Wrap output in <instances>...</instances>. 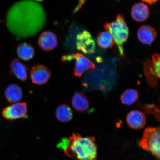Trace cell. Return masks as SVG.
<instances>
[{
	"label": "cell",
	"instance_id": "cell-17",
	"mask_svg": "<svg viewBox=\"0 0 160 160\" xmlns=\"http://www.w3.org/2000/svg\"><path fill=\"white\" fill-rule=\"evenodd\" d=\"M55 115L59 121L62 122H67L73 118V112L69 105L63 104L57 107L55 111Z\"/></svg>",
	"mask_w": 160,
	"mask_h": 160
},
{
	"label": "cell",
	"instance_id": "cell-15",
	"mask_svg": "<svg viewBox=\"0 0 160 160\" xmlns=\"http://www.w3.org/2000/svg\"><path fill=\"white\" fill-rule=\"evenodd\" d=\"M5 96L6 99L9 103H17L22 99V89L19 85L15 84H12L6 88Z\"/></svg>",
	"mask_w": 160,
	"mask_h": 160
},
{
	"label": "cell",
	"instance_id": "cell-4",
	"mask_svg": "<svg viewBox=\"0 0 160 160\" xmlns=\"http://www.w3.org/2000/svg\"><path fill=\"white\" fill-rule=\"evenodd\" d=\"M160 128L149 127L146 128L139 142L142 148L149 152L160 159Z\"/></svg>",
	"mask_w": 160,
	"mask_h": 160
},
{
	"label": "cell",
	"instance_id": "cell-14",
	"mask_svg": "<svg viewBox=\"0 0 160 160\" xmlns=\"http://www.w3.org/2000/svg\"><path fill=\"white\" fill-rule=\"evenodd\" d=\"M149 9L148 6L143 3L135 4L132 7L131 15L135 21L142 22L149 17Z\"/></svg>",
	"mask_w": 160,
	"mask_h": 160
},
{
	"label": "cell",
	"instance_id": "cell-8",
	"mask_svg": "<svg viewBox=\"0 0 160 160\" xmlns=\"http://www.w3.org/2000/svg\"><path fill=\"white\" fill-rule=\"evenodd\" d=\"M76 40V45L79 51L86 54L94 53L95 42L89 32L85 31L80 33L77 36Z\"/></svg>",
	"mask_w": 160,
	"mask_h": 160
},
{
	"label": "cell",
	"instance_id": "cell-7",
	"mask_svg": "<svg viewBox=\"0 0 160 160\" xmlns=\"http://www.w3.org/2000/svg\"><path fill=\"white\" fill-rule=\"evenodd\" d=\"M28 108L25 102L14 103L4 108L2 115L4 118L10 121L27 118Z\"/></svg>",
	"mask_w": 160,
	"mask_h": 160
},
{
	"label": "cell",
	"instance_id": "cell-21",
	"mask_svg": "<svg viewBox=\"0 0 160 160\" xmlns=\"http://www.w3.org/2000/svg\"><path fill=\"white\" fill-rule=\"evenodd\" d=\"M140 107L146 113L153 114L158 121H159L160 111L157 106L154 104H145L140 103Z\"/></svg>",
	"mask_w": 160,
	"mask_h": 160
},
{
	"label": "cell",
	"instance_id": "cell-13",
	"mask_svg": "<svg viewBox=\"0 0 160 160\" xmlns=\"http://www.w3.org/2000/svg\"><path fill=\"white\" fill-rule=\"evenodd\" d=\"M157 35L155 30L149 25L142 26L138 31V39L143 44H151L155 41Z\"/></svg>",
	"mask_w": 160,
	"mask_h": 160
},
{
	"label": "cell",
	"instance_id": "cell-11",
	"mask_svg": "<svg viewBox=\"0 0 160 160\" xmlns=\"http://www.w3.org/2000/svg\"><path fill=\"white\" fill-rule=\"evenodd\" d=\"M9 67L10 74L22 81L27 80L29 68L19 59H13L10 63Z\"/></svg>",
	"mask_w": 160,
	"mask_h": 160
},
{
	"label": "cell",
	"instance_id": "cell-9",
	"mask_svg": "<svg viewBox=\"0 0 160 160\" xmlns=\"http://www.w3.org/2000/svg\"><path fill=\"white\" fill-rule=\"evenodd\" d=\"M32 82L37 85H43L48 81L51 73L45 65H39L34 66L30 72Z\"/></svg>",
	"mask_w": 160,
	"mask_h": 160
},
{
	"label": "cell",
	"instance_id": "cell-6",
	"mask_svg": "<svg viewBox=\"0 0 160 160\" xmlns=\"http://www.w3.org/2000/svg\"><path fill=\"white\" fill-rule=\"evenodd\" d=\"M160 54L155 53L152 57V61L147 60L144 62V71L150 86L155 87L157 85V80L160 74Z\"/></svg>",
	"mask_w": 160,
	"mask_h": 160
},
{
	"label": "cell",
	"instance_id": "cell-22",
	"mask_svg": "<svg viewBox=\"0 0 160 160\" xmlns=\"http://www.w3.org/2000/svg\"><path fill=\"white\" fill-rule=\"evenodd\" d=\"M79 3L75 8L73 12V14H75L77 13V12L81 8L83 5H84L85 2L87 0H78Z\"/></svg>",
	"mask_w": 160,
	"mask_h": 160
},
{
	"label": "cell",
	"instance_id": "cell-24",
	"mask_svg": "<svg viewBox=\"0 0 160 160\" xmlns=\"http://www.w3.org/2000/svg\"><path fill=\"white\" fill-rule=\"evenodd\" d=\"M35 1H38V2H42L44 1V0H35Z\"/></svg>",
	"mask_w": 160,
	"mask_h": 160
},
{
	"label": "cell",
	"instance_id": "cell-19",
	"mask_svg": "<svg viewBox=\"0 0 160 160\" xmlns=\"http://www.w3.org/2000/svg\"><path fill=\"white\" fill-rule=\"evenodd\" d=\"M97 42L99 47L103 49L111 48L114 44V41L111 34L106 31L99 33Z\"/></svg>",
	"mask_w": 160,
	"mask_h": 160
},
{
	"label": "cell",
	"instance_id": "cell-18",
	"mask_svg": "<svg viewBox=\"0 0 160 160\" xmlns=\"http://www.w3.org/2000/svg\"><path fill=\"white\" fill-rule=\"evenodd\" d=\"M17 52L20 58L25 61L31 59L35 53V49L32 46L27 43L21 44L18 47Z\"/></svg>",
	"mask_w": 160,
	"mask_h": 160
},
{
	"label": "cell",
	"instance_id": "cell-23",
	"mask_svg": "<svg viewBox=\"0 0 160 160\" xmlns=\"http://www.w3.org/2000/svg\"><path fill=\"white\" fill-rule=\"evenodd\" d=\"M141 1L152 5L158 2L159 0H141Z\"/></svg>",
	"mask_w": 160,
	"mask_h": 160
},
{
	"label": "cell",
	"instance_id": "cell-2",
	"mask_svg": "<svg viewBox=\"0 0 160 160\" xmlns=\"http://www.w3.org/2000/svg\"><path fill=\"white\" fill-rule=\"evenodd\" d=\"M95 137H83L73 133L68 138H65L57 147L62 149L68 157L79 160H95L97 155V147Z\"/></svg>",
	"mask_w": 160,
	"mask_h": 160
},
{
	"label": "cell",
	"instance_id": "cell-1",
	"mask_svg": "<svg viewBox=\"0 0 160 160\" xmlns=\"http://www.w3.org/2000/svg\"><path fill=\"white\" fill-rule=\"evenodd\" d=\"M46 19L45 10L41 4L32 0H22L10 8L6 23L10 32L22 39L37 35L44 27Z\"/></svg>",
	"mask_w": 160,
	"mask_h": 160
},
{
	"label": "cell",
	"instance_id": "cell-10",
	"mask_svg": "<svg viewBox=\"0 0 160 160\" xmlns=\"http://www.w3.org/2000/svg\"><path fill=\"white\" fill-rule=\"evenodd\" d=\"M57 36L52 32L46 31L40 35L38 44L44 51H49L57 47L58 42Z\"/></svg>",
	"mask_w": 160,
	"mask_h": 160
},
{
	"label": "cell",
	"instance_id": "cell-20",
	"mask_svg": "<svg viewBox=\"0 0 160 160\" xmlns=\"http://www.w3.org/2000/svg\"><path fill=\"white\" fill-rule=\"evenodd\" d=\"M138 92L134 89H129L124 92L121 96L122 103L130 106L133 104L139 99Z\"/></svg>",
	"mask_w": 160,
	"mask_h": 160
},
{
	"label": "cell",
	"instance_id": "cell-3",
	"mask_svg": "<svg viewBox=\"0 0 160 160\" xmlns=\"http://www.w3.org/2000/svg\"><path fill=\"white\" fill-rule=\"evenodd\" d=\"M104 27L106 31L111 34L112 37L118 47L120 55L124 57L123 45L128 38L129 30L123 16L119 14L115 21L106 23Z\"/></svg>",
	"mask_w": 160,
	"mask_h": 160
},
{
	"label": "cell",
	"instance_id": "cell-5",
	"mask_svg": "<svg viewBox=\"0 0 160 160\" xmlns=\"http://www.w3.org/2000/svg\"><path fill=\"white\" fill-rule=\"evenodd\" d=\"M75 60V67L74 75L76 77H81L85 72L95 69V64L89 59L82 54L76 53L72 54L64 55L61 58L62 62Z\"/></svg>",
	"mask_w": 160,
	"mask_h": 160
},
{
	"label": "cell",
	"instance_id": "cell-12",
	"mask_svg": "<svg viewBox=\"0 0 160 160\" xmlns=\"http://www.w3.org/2000/svg\"><path fill=\"white\" fill-rule=\"evenodd\" d=\"M146 121L144 114L138 110H133L130 112L127 117L128 125L132 128L135 129H142L144 127Z\"/></svg>",
	"mask_w": 160,
	"mask_h": 160
},
{
	"label": "cell",
	"instance_id": "cell-16",
	"mask_svg": "<svg viewBox=\"0 0 160 160\" xmlns=\"http://www.w3.org/2000/svg\"><path fill=\"white\" fill-rule=\"evenodd\" d=\"M72 105L73 108L79 112H84L89 109V103L88 98L82 93L77 92L72 99Z\"/></svg>",
	"mask_w": 160,
	"mask_h": 160
}]
</instances>
